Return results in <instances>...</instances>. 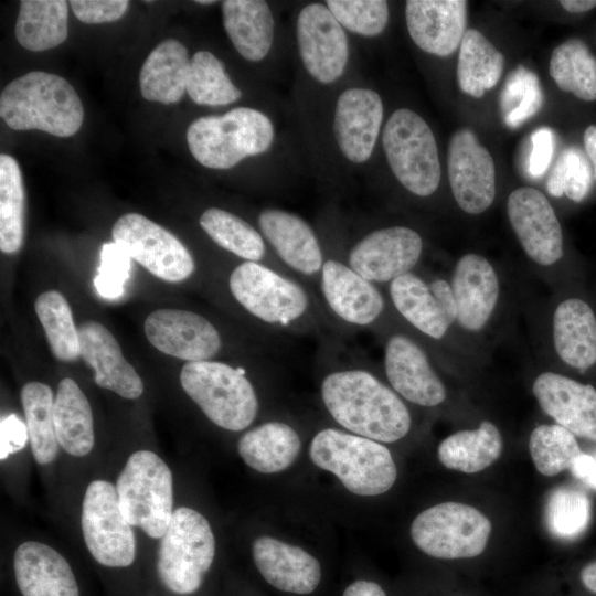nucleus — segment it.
Here are the masks:
<instances>
[{"mask_svg":"<svg viewBox=\"0 0 596 596\" xmlns=\"http://www.w3.org/2000/svg\"><path fill=\"white\" fill-rule=\"evenodd\" d=\"M321 397L334 421L355 435L393 443L409 432L411 415L404 403L366 371L330 373L322 381Z\"/></svg>","mask_w":596,"mask_h":596,"instance_id":"obj_1","label":"nucleus"},{"mask_svg":"<svg viewBox=\"0 0 596 596\" xmlns=\"http://www.w3.org/2000/svg\"><path fill=\"white\" fill-rule=\"evenodd\" d=\"M0 116L14 130L38 129L56 137H70L79 130L84 108L65 78L33 71L2 89Z\"/></svg>","mask_w":596,"mask_h":596,"instance_id":"obj_2","label":"nucleus"},{"mask_svg":"<svg viewBox=\"0 0 596 596\" xmlns=\"http://www.w3.org/2000/svg\"><path fill=\"white\" fill-rule=\"evenodd\" d=\"M272 120L262 111L237 107L221 116L192 121L187 142L194 159L209 169H230L267 151L274 141Z\"/></svg>","mask_w":596,"mask_h":596,"instance_id":"obj_3","label":"nucleus"},{"mask_svg":"<svg viewBox=\"0 0 596 596\" xmlns=\"http://www.w3.org/2000/svg\"><path fill=\"white\" fill-rule=\"evenodd\" d=\"M311 461L330 471L352 493L379 496L397 477L390 450L379 441L334 428L320 430L309 447Z\"/></svg>","mask_w":596,"mask_h":596,"instance_id":"obj_4","label":"nucleus"},{"mask_svg":"<svg viewBox=\"0 0 596 596\" xmlns=\"http://www.w3.org/2000/svg\"><path fill=\"white\" fill-rule=\"evenodd\" d=\"M215 555V539L206 518L194 509L173 511L161 538L157 572L162 585L178 595L195 593Z\"/></svg>","mask_w":596,"mask_h":596,"instance_id":"obj_5","label":"nucleus"},{"mask_svg":"<svg viewBox=\"0 0 596 596\" xmlns=\"http://www.w3.org/2000/svg\"><path fill=\"white\" fill-rule=\"evenodd\" d=\"M180 382L184 392L215 425L242 430L255 419L258 401L252 383L237 369L217 361L183 365Z\"/></svg>","mask_w":596,"mask_h":596,"instance_id":"obj_6","label":"nucleus"},{"mask_svg":"<svg viewBox=\"0 0 596 596\" xmlns=\"http://www.w3.org/2000/svg\"><path fill=\"white\" fill-rule=\"evenodd\" d=\"M172 473L153 451L131 454L120 471L116 490L126 520L152 539H161L173 511Z\"/></svg>","mask_w":596,"mask_h":596,"instance_id":"obj_7","label":"nucleus"},{"mask_svg":"<svg viewBox=\"0 0 596 596\" xmlns=\"http://www.w3.org/2000/svg\"><path fill=\"white\" fill-rule=\"evenodd\" d=\"M389 166L398 182L418 196L433 194L440 182L437 143L428 124L414 110L398 108L382 134Z\"/></svg>","mask_w":596,"mask_h":596,"instance_id":"obj_8","label":"nucleus"},{"mask_svg":"<svg viewBox=\"0 0 596 596\" xmlns=\"http://www.w3.org/2000/svg\"><path fill=\"white\" fill-rule=\"evenodd\" d=\"M491 522L478 509L460 502H443L422 511L412 522L411 536L425 554L443 560L481 554Z\"/></svg>","mask_w":596,"mask_h":596,"instance_id":"obj_9","label":"nucleus"},{"mask_svg":"<svg viewBox=\"0 0 596 596\" xmlns=\"http://www.w3.org/2000/svg\"><path fill=\"white\" fill-rule=\"evenodd\" d=\"M81 522L85 544L96 562L108 567H126L135 561V533L121 512L113 483L94 480L88 485Z\"/></svg>","mask_w":596,"mask_h":596,"instance_id":"obj_10","label":"nucleus"},{"mask_svg":"<svg viewBox=\"0 0 596 596\" xmlns=\"http://www.w3.org/2000/svg\"><path fill=\"white\" fill-rule=\"evenodd\" d=\"M111 235L131 259L159 279L179 283L194 272L193 257L182 242L141 214L127 213L118 217Z\"/></svg>","mask_w":596,"mask_h":596,"instance_id":"obj_11","label":"nucleus"},{"mask_svg":"<svg viewBox=\"0 0 596 596\" xmlns=\"http://www.w3.org/2000/svg\"><path fill=\"white\" fill-rule=\"evenodd\" d=\"M230 289L248 312L268 323L287 324L308 307L298 284L256 262H245L232 272Z\"/></svg>","mask_w":596,"mask_h":596,"instance_id":"obj_12","label":"nucleus"},{"mask_svg":"<svg viewBox=\"0 0 596 596\" xmlns=\"http://www.w3.org/2000/svg\"><path fill=\"white\" fill-rule=\"evenodd\" d=\"M296 38L300 60L311 77L322 84L341 77L349 58L348 38L326 4L309 3L300 10Z\"/></svg>","mask_w":596,"mask_h":596,"instance_id":"obj_13","label":"nucleus"},{"mask_svg":"<svg viewBox=\"0 0 596 596\" xmlns=\"http://www.w3.org/2000/svg\"><path fill=\"white\" fill-rule=\"evenodd\" d=\"M449 184L459 207L469 214L486 211L496 195V170L489 151L475 132H454L447 151Z\"/></svg>","mask_w":596,"mask_h":596,"instance_id":"obj_14","label":"nucleus"},{"mask_svg":"<svg viewBox=\"0 0 596 596\" xmlns=\"http://www.w3.org/2000/svg\"><path fill=\"white\" fill-rule=\"evenodd\" d=\"M510 224L526 255L542 266L563 256V234L545 195L531 187L515 189L508 199Z\"/></svg>","mask_w":596,"mask_h":596,"instance_id":"obj_15","label":"nucleus"},{"mask_svg":"<svg viewBox=\"0 0 596 596\" xmlns=\"http://www.w3.org/2000/svg\"><path fill=\"white\" fill-rule=\"evenodd\" d=\"M423 242L417 232L406 226H390L369 233L349 254L350 267L374 283L393 280L416 265Z\"/></svg>","mask_w":596,"mask_h":596,"instance_id":"obj_16","label":"nucleus"},{"mask_svg":"<svg viewBox=\"0 0 596 596\" xmlns=\"http://www.w3.org/2000/svg\"><path fill=\"white\" fill-rule=\"evenodd\" d=\"M148 341L160 352L188 362L213 358L221 338L204 317L181 309H157L145 320Z\"/></svg>","mask_w":596,"mask_h":596,"instance_id":"obj_17","label":"nucleus"},{"mask_svg":"<svg viewBox=\"0 0 596 596\" xmlns=\"http://www.w3.org/2000/svg\"><path fill=\"white\" fill-rule=\"evenodd\" d=\"M383 120V103L373 89L351 87L336 103L333 134L340 151L353 163L372 155Z\"/></svg>","mask_w":596,"mask_h":596,"instance_id":"obj_18","label":"nucleus"},{"mask_svg":"<svg viewBox=\"0 0 596 596\" xmlns=\"http://www.w3.org/2000/svg\"><path fill=\"white\" fill-rule=\"evenodd\" d=\"M545 414L574 436L596 441V389L567 376L544 372L532 386Z\"/></svg>","mask_w":596,"mask_h":596,"instance_id":"obj_19","label":"nucleus"},{"mask_svg":"<svg viewBox=\"0 0 596 596\" xmlns=\"http://www.w3.org/2000/svg\"><path fill=\"white\" fill-rule=\"evenodd\" d=\"M405 19L413 42L424 52L448 56L462 41L467 24L464 0H408Z\"/></svg>","mask_w":596,"mask_h":596,"instance_id":"obj_20","label":"nucleus"},{"mask_svg":"<svg viewBox=\"0 0 596 596\" xmlns=\"http://www.w3.org/2000/svg\"><path fill=\"white\" fill-rule=\"evenodd\" d=\"M384 365L392 387L407 401L436 406L446 398V390L432 369L425 352L411 339L393 336L385 347Z\"/></svg>","mask_w":596,"mask_h":596,"instance_id":"obj_21","label":"nucleus"},{"mask_svg":"<svg viewBox=\"0 0 596 596\" xmlns=\"http://www.w3.org/2000/svg\"><path fill=\"white\" fill-rule=\"evenodd\" d=\"M77 330L81 356L94 370L95 383L121 397L138 398L143 392V383L123 355L113 333L97 321H86Z\"/></svg>","mask_w":596,"mask_h":596,"instance_id":"obj_22","label":"nucleus"},{"mask_svg":"<svg viewBox=\"0 0 596 596\" xmlns=\"http://www.w3.org/2000/svg\"><path fill=\"white\" fill-rule=\"evenodd\" d=\"M252 554L260 575L279 590L306 595L320 583V563L299 546L259 536L253 542Z\"/></svg>","mask_w":596,"mask_h":596,"instance_id":"obj_23","label":"nucleus"},{"mask_svg":"<svg viewBox=\"0 0 596 596\" xmlns=\"http://www.w3.org/2000/svg\"><path fill=\"white\" fill-rule=\"evenodd\" d=\"M13 570L22 596H79L68 562L44 543L20 544L13 555Z\"/></svg>","mask_w":596,"mask_h":596,"instance_id":"obj_24","label":"nucleus"},{"mask_svg":"<svg viewBox=\"0 0 596 596\" xmlns=\"http://www.w3.org/2000/svg\"><path fill=\"white\" fill-rule=\"evenodd\" d=\"M451 288L459 324L469 331L481 330L499 298V280L491 264L477 254L464 255L455 266Z\"/></svg>","mask_w":596,"mask_h":596,"instance_id":"obj_25","label":"nucleus"},{"mask_svg":"<svg viewBox=\"0 0 596 596\" xmlns=\"http://www.w3.org/2000/svg\"><path fill=\"white\" fill-rule=\"evenodd\" d=\"M321 289L332 311L349 323L366 326L384 307L382 295L371 281L336 259L322 265Z\"/></svg>","mask_w":596,"mask_h":596,"instance_id":"obj_26","label":"nucleus"},{"mask_svg":"<svg viewBox=\"0 0 596 596\" xmlns=\"http://www.w3.org/2000/svg\"><path fill=\"white\" fill-rule=\"evenodd\" d=\"M263 235L292 269L312 275L322 268V253L310 225L297 214L266 209L258 216Z\"/></svg>","mask_w":596,"mask_h":596,"instance_id":"obj_27","label":"nucleus"},{"mask_svg":"<svg viewBox=\"0 0 596 596\" xmlns=\"http://www.w3.org/2000/svg\"><path fill=\"white\" fill-rule=\"evenodd\" d=\"M553 339L558 356L585 372L596 363V317L582 299L562 301L553 316Z\"/></svg>","mask_w":596,"mask_h":596,"instance_id":"obj_28","label":"nucleus"},{"mask_svg":"<svg viewBox=\"0 0 596 596\" xmlns=\"http://www.w3.org/2000/svg\"><path fill=\"white\" fill-rule=\"evenodd\" d=\"M222 15L225 32L241 56L257 62L268 54L275 23L266 1L226 0Z\"/></svg>","mask_w":596,"mask_h":596,"instance_id":"obj_29","label":"nucleus"},{"mask_svg":"<svg viewBox=\"0 0 596 596\" xmlns=\"http://www.w3.org/2000/svg\"><path fill=\"white\" fill-rule=\"evenodd\" d=\"M190 60L187 47L178 40L160 42L149 53L139 73L142 97L167 105L178 103L187 93Z\"/></svg>","mask_w":596,"mask_h":596,"instance_id":"obj_30","label":"nucleus"},{"mask_svg":"<svg viewBox=\"0 0 596 596\" xmlns=\"http://www.w3.org/2000/svg\"><path fill=\"white\" fill-rule=\"evenodd\" d=\"M301 441L297 432L280 422H268L246 432L237 450L243 461L262 473H276L297 459Z\"/></svg>","mask_w":596,"mask_h":596,"instance_id":"obj_31","label":"nucleus"},{"mask_svg":"<svg viewBox=\"0 0 596 596\" xmlns=\"http://www.w3.org/2000/svg\"><path fill=\"white\" fill-rule=\"evenodd\" d=\"M53 419L58 445L75 457L86 456L94 446V424L89 402L71 377L60 381L54 397Z\"/></svg>","mask_w":596,"mask_h":596,"instance_id":"obj_32","label":"nucleus"},{"mask_svg":"<svg viewBox=\"0 0 596 596\" xmlns=\"http://www.w3.org/2000/svg\"><path fill=\"white\" fill-rule=\"evenodd\" d=\"M502 436L492 423L483 421L477 429L460 430L438 446V459L448 469L475 473L491 466L501 455Z\"/></svg>","mask_w":596,"mask_h":596,"instance_id":"obj_33","label":"nucleus"},{"mask_svg":"<svg viewBox=\"0 0 596 596\" xmlns=\"http://www.w3.org/2000/svg\"><path fill=\"white\" fill-rule=\"evenodd\" d=\"M68 4L64 0H23L14 34L21 46L33 52L53 49L67 38Z\"/></svg>","mask_w":596,"mask_h":596,"instance_id":"obj_34","label":"nucleus"},{"mask_svg":"<svg viewBox=\"0 0 596 596\" xmlns=\"http://www.w3.org/2000/svg\"><path fill=\"white\" fill-rule=\"evenodd\" d=\"M504 57L478 30L466 31L459 46L457 81L460 89L480 98L499 82Z\"/></svg>","mask_w":596,"mask_h":596,"instance_id":"obj_35","label":"nucleus"},{"mask_svg":"<svg viewBox=\"0 0 596 596\" xmlns=\"http://www.w3.org/2000/svg\"><path fill=\"white\" fill-rule=\"evenodd\" d=\"M390 294L398 312L425 334L440 339L450 327L429 286L406 273L391 281Z\"/></svg>","mask_w":596,"mask_h":596,"instance_id":"obj_36","label":"nucleus"},{"mask_svg":"<svg viewBox=\"0 0 596 596\" xmlns=\"http://www.w3.org/2000/svg\"><path fill=\"white\" fill-rule=\"evenodd\" d=\"M21 403L34 459L40 465L52 462L57 455L53 419L54 396L49 385L29 382L21 389Z\"/></svg>","mask_w":596,"mask_h":596,"instance_id":"obj_37","label":"nucleus"},{"mask_svg":"<svg viewBox=\"0 0 596 596\" xmlns=\"http://www.w3.org/2000/svg\"><path fill=\"white\" fill-rule=\"evenodd\" d=\"M550 75L562 91L596 100V58L583 41L570 39L553 50Z\"/></svg>","mask_w":596,"mask_h":596,"instance_id":"obj_38","label":"nucleus"},{"mask_svg":"<svg viewBox=\"0 0 596 596\" xmlns=\"http://www.w3.org/2000/svg\"><path fill=\"white\" fill-rule=\"evenodd\" d=\"M24 188L17 160L0 156V249L17 253L23 242Z\"/></svg>","mask_w":596,"mask_h":596,"instance_id":"obj_39","label":"nucleus"},{"mask_svg":"<svg viewBox=\"0 0 596 596\" xmlns=\"http://www.w3.org/2000/svg\"><path fill=\"white\" fill-rule=\"evenodd\" d=\"M34 309L54 356L63 362L77 360L81 356L78 330L64 296L56 290L44 291L35 299Z\"/></svg>","mask_w":596,"mask_h":596,"instance_id":"obj_40","label":"nucleus"},{"mask_svg":"<svg viewBox=\"0 0 596 596\" xmlns=\"http://www.w3.org/2000/svg\"><path fill=\"white\" fill-rule=\"evenodd\" d=\"M185 91L195 104L205 106L228 105L242 96L223 63L209 51H198L192 55Z\"/></svg>","mask_w":596,"mask_h":596,"instance_id":"obj_41","label":"nucleus"},{"mask_svg":"<svg viewBox=\"0 0 596 596\" xmlns=\"http://www.w3.org/2000/svg\"><path fill=\"white\" fill-rule=\"evenodd\" d=\"M199 222L204 232L224 249L248 262L264 257L265 243L262 235L237 215L210 207L202 213Z\"/></svg>","mask_w":596,"mask_h":596,"instance_id":"obj_42","label":"nucleus"},{"mask_svg":"<svg viewBox=\"0 0 596 596\" xmlns=\"http://www.w3.org/2000/svg\"><path fill=\"white\" fill-rule=\"evenodd\" d=\"M529 450L536 470L547 477L570 469L582 454L575 436L557 424L535 427L530 435Z\"/></svg>","mask_w":596,"mask_h":596,"instance_id":"obj_43","label":"nucleus"},{"mask_svg":"<svg viewBox=\"0 0 596 596\" xmlns=\"http://www.w3.org/2000/svg\"><path fill=\"white\" fill-rule=\"evenodd\" d=\"M592 503L588 496L575 488L558 487L552 490L545 504V523L558 539L573 540L589 525Z\"/></svg>","mask_w":596,"mask_h":596,"instance_id":"obj_44","label":"nucleus"},{"mask_svg":"<svg viewBox=\"0 0 596 596\" xmlns=\"http://www.w3.org/2000/svg\"><path fill=\"white\" fill-rule=\"evenodd\" d=\"M544 97L538 76L524 66L512 71L500 96L503 120L510 128H518L542 107Z\"/></svg>","mask_w":596,"mask_h":596,"instance_id":"obj_45","label":"nucleus"},{"mask_svg":"<svg viewBox=\"0 0 596 596\" xmlns=\"http://www.w3.org/2000/svg\"><path fill=\"white\" fill-rule=\"evenodd\" d=\"M593 184V171L587 155L578 147H567L558 156L546 182L547 192L556 198L566 195L582 202Z\"/></svg>","mask_w":596,"mask_h":596,"instance_id":"obj_46","label":"nucleus"},{"mask_svg":"<svg viewBox=\"0 0 596 596\" xmlns=\"http://www.w3.org/2000/svg\"><path fill=\"white\" fill-rule=\"evenodd\" d=\"M343 29L363 36H375L389 21V4L384 0H328L324 2Z\"/></svg>","mask_w":596,"mask_h":596,"instance_id":"obj_47","label":"nucleus"},{"mask_svg":"<svg viewBox=\"0 0 596 596\" xmlns=\"http://www.w3.org/2000/svg\"><path fill=\"white\" fill-rule=\"evenodd\" d=\"M131 258L115 242L104 243L100 249V264L94 278L97 292L106 299H117L124 292L129 278Z\"/></svg>","mask_w":596,"mask_h":596,"instance_id":"obj_48","label":"nucleus"},{"mask_svg":"<svg viewBox=\"0 0 596 596\" xmlns=\"http://www.w3.org/2000/svg\"><path fill=\"white\" fill-rule=\"evenodd\" d=\"M71 9L84 23L98 24L119 20L127 11V0H72Z\"/></svg>","mask_w":596,"mask_h":596,"instance_id":"obj_49","label":"nucleus"},{"mask_svg":"<svg viewBox=\"0 0 596 596\" xmlns=\"http://www.w3.org/2000/svg\"><path fill=\"white\" fill-rule=\"evenodd\" d=\"M554 132L541 127L532 132V149L528 159V172L533 178L542 177L549 169L554 151Z\"/></svg>","mask_w":596,"mask_h":596,"instance_id":"obj_50","label":"nucleus"},{"mask_svg":"<svg viewBox=\"0 0 596 596\" xmlns=\"http://www.w3.org/2000/svg\"><path fill=\"white\" fill-rule=\"evenodd\" d=\"M29 440L26 424L18 415L9 414L0 422V459L23 449Z\"/></svg>","mask_w":596,"mask_h":596,"instance_id":"obj_51","label":"nucleus"},{"mask_svg":"<svg viewBox=\"0 0 596 596\" xmlns=\"http://www.w3.org/2000/svg\"><path fill=\"white\" fill-rule=\"evenodd\" d=\"M428 286L447 321L451 326V323L457 320V305L451 286L444 279H436Z\"/></svg>","mask_w":596,"mask_h":596,"instance_id":"obj_52","label":"nucleus"},{"mask_svg":"<svg viewBox=\"0 0 596 596\" xmlns=\"http://www.w3.org/2000/svg\"><path fill=\"white\" fill-rule=\"evenodd\" d=\"M572 475L596 490V455L582 453L570 467Z\"/></svg>","mask_w":596,"mask_h":596,"instance_id":"obj_53","label":"nucleus"},{"mask_svg":"<svg viewBox=\"0 0 596 596\" xmlns=\"http://www.w3.org/2000/svg\"><path fill=\"white\" fill-rule=\"evenodd\" d=\"M342 596H386V594L374 582L355 581L345 588Z\"/></svg>","mask_w":596,"mask_h":596,"instance_id":"obj_54","label":"nucleus"},{"mask_svg":"<svg viewBox=\"0 0 596 596\" xmlns=\"http://www.w3.org/2000/svg\"><path fill=\"white\" fill-rule=\"evenodd\" d=\"M584 147L596 175V125L588 126L584 131Z\"/></svg>","mask_w":596,"mask_h":596,"instance_id":"obj_55","label":"nucleus"},{"mask_svg":"<svg viewBox=\"0 0 596 596\" xmlns=\"http://www.w3.org/2000/svg\"><path fill=\"white\" fill-rule=\"evenodd\" d=\"M579 577L584 587L596 594V561L585 565L581 571Z\"/></svg>","mask_w":596,"mask_h":596,"instance_id":"obj_56","label":"nucleus"},{"mask_svg":"<svg viewBox=\"0 0 596 596\" xmlns=\"http://www.w3.org/2000/svg\"><path fill=\"white\" fill-rule=\"evenodd\" d=\"M562 7L571 13H581L596 7V0H562Z\"/></svg>","mask_w":596,"mask_h":596,"instance_id":"obj_57","label":"nucleus"},{"mask_svg":"<svg viewBox=\"0 0 596 596\" xmlns=\"http://www.w3.org/2000/svg\"><path fill=\"white\" fill-rule=\"evenodd\" d=\"M195 2L199 3V4H211V3H214V1H210V0H204V1H203V0H198V1H195Z\"/></svg>","mask_w":596,"mask_h":596,"instance_id":"obj_58","label":"nucleus"}]
</instances>
